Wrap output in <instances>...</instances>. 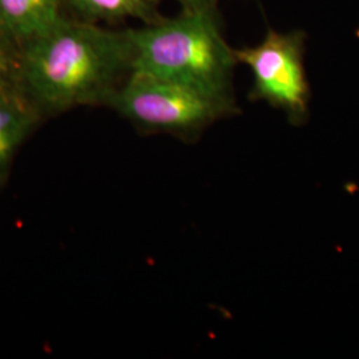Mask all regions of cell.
I'll return each mask as SVG.
<instances>
[{"label":"cell","instance_id":"obj_1","mask_svg":"<svg viewBox=\"0 0 359 359\" xmlns=\"http://www.w3.org/2000/svg\"><path fill=\"white\" fill-rule=\"evenodd\" d=\"M22 88L50 112L108 104L132 72L129 31L62 19L20 47Z\"/></svg>","mask_w":359,"mask_h":359},{"label":"cell","instance_id":"obj_2","mask_svg":"<svg viewBox=\"0 0 359 359\" xmlns=\"http://www.w3.org/2000/svg\"><path fill=\"white\" fill-rule=\"evenodd\" d=\"M128 31L132 71L233 92L231 77L238 63L221 32L217 11L182 10L177 18Z\"/></svg>","mask_w":359,"mask_h":359},{"label":"cell","instance_id":"obj_3","mask_svg":"<svg viewBox=\"0 0 359 359\" xmlns=\"http://www.w3.org/2000/svg\"><path fill=\"white\" fill-rule=\"evenodd\" d=\"M109 105L140 128L191 142L218 120L240 112L233 92L206 90L140 71L129 74Z\"/></svg>","mask_w":359,"mask_h":359},{"label":"cell","instance_id":"obj_4","mask_svg":"<svg viewBox=\"0 0 359 359\" xmlns=\"http://www.w3.org/2000/svg\"><path fill=\"white\" fill-rule=\"evenodd\" d=\"M302 31L278 32L270 28L253 47L233 48L238 65H248L253 75L250 100L265 102L283 111L294 126L309 118L311 90L305 68Z\"/></svg>","mask_w":359,"mask_h":359},{"label":"cell","instance_id":"obj_5","mask_svg":"<svg viewBox=\"0 0 359 359\" xmlns=\"http://www.w3.org/2000/svg\"><path fill=\"white\" fill-rule=\"evenodd\" d=\"M62 1L65 0H0V35L25 46L63 19Z\"/></svg>","mask_w":359,"mask_h":359},{"label":"cell","instance_id":"obj_6","mask_svg":"<svg viewBox=\"0 0 359 359\" xmlns=\"http://www.w3.org/2000/svg\"><path fill=\"white\" fill-rule=\"evenodd\" d=\"M38 120L35 105L19 92L0 97V177Z\"/></svg>","mask_w":359,"mask_h":359},{"label":"cell","instance_id":"obj_7","mask_svg":"<svg viewBox=\"0 0 359 359\" xmlns=\"http://www.w3.org/2000/svg\"><path fill=\"white\" fill-rule=\"evenodd\" d=\"M87 19L121 20L140 19L151 25L163 19L157 13L156 0H65Z\"/></svg>","mask_w":359,"mask_h":359},{"label":"cell","instance_id":"obj_8","mask_svg":"<svg viewBox=\"0 0 359 359\" xmlns=\"http://www.w3.org/2000/svg\"><path fill=\"white\" fill-rule=\"evenodd\" d=\"M20 59L11 48V41L0 35V97L20 92Z\"/></svg>","mask_w":359,"mask_h":359},{"label":"cell","instance_id":"obj_9","mask_svg":"<svg viewBox=\"0 0 359 359\" xmlns=\"http://www.w3.org/2000/svg\"><path fill=\"white\" fill-rule=\"evenodd\" d=\"M157 1V0H156ZM185 11H217L218 0H176Z\"/></svg>","mask_w":359,"mask_h":359}]
</instances>
